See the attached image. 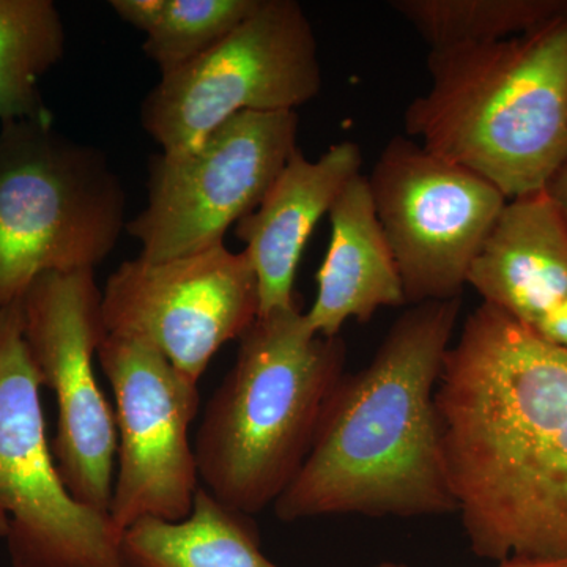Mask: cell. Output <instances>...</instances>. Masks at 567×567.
Instances as JSON below:
<instances>
[{"label": "cell", "instance_id": "5b68a950", "mask_svg": "<svg viewBox=\"0 0 567 567\" xmlns=\"http://www.w3.org/2000/svg\"><path fill=\"white\" fill-rule=\"evenodd\" d=\"M126 223L106 153L52 122L0 123V308L20 303L40 276L95 270Z\"/></svg>", "mask_w": 567, "mask_h": 567}, {"label": "cell", "instance_id": "ac0fdd59", "mask_svg": "<svg viewBox=\"0 0 567 567\" xmlns=\"http://www.w3.org/2000/svg\"><path fill=\"white\" fill-rule=\"evenodd\" d=\"M260 0H112L111 9L144 33L142 50L159 73L181 69L226 39Z\"/></svg>", "mask_w": 567, "mask_h": 567}, {"label": "cell", "instance_id": "52a82bcc", "mask_svg": "<svg viewBox=\"0 0 567 567\" xmlns=\"http://www.w3.org/2000/svg\"><path fill=\"white\" fill-rule=\"evenodd\" d=\"M21 301L0 308V506L11 566L125 567L123 529L78 502L55 465Z\"/></svg>", "mask_w": 567, "mask_h": 567}, {"label": "cell", "instance_id": "9a60e30c", "mask_svg": "<svg viewBox=\"0 0 567 567\" xmlns=\"http://www.w3.org/2000/svg\"><path fill=\"white\" fill-rule=\"evenodd\" d=\"M328 216L330 245L317 274L315 305L306 317L317 334L338 338L349 320L368 323L380 309L406 303L368 177L352 178Z\"/></svg>", "mask_w": 567, "mask_h": 567}, {"label": "cell", "instance_id": "30bf717a", "mask_svg": "<svg viewBox=\"0 0 567 567\" xmlns=\"http://www.w3.org/2000/svg\"><path fill=\"white\" fill-rule=\"evenodd\" d=\"M22 331L41 386L58 399L52 456L70 494L110 514L118 435L93 358L107 336L93 270L47 274L21 301Z\"/></svg>", "mask_w": 567, "mask_h": 567}, {"label": "cell", "instance_id": "8992f818", "mask_svg": "<svg viewBox=\"0 0 567 567\" xmlns=\"http://www.w3.org/2000/svg\"><path fill=\"white\" fill-rule=\"evenodd\" d=\"M322 89L319 44L295 0H260L226 39L162 74L141 104L145 133L162 153L197 147L241 112L297 111Z\"/></svg>", "mask_w": 567, "mask_h": 567}, {"label": "cell", "instance_id": "e0dca14e", "mask_svg": "<svg viewBox=\"0 0 567 567\" xmlns=\"http://www.w3.org/2000/svg\"><path fill=\"white\" fill-rule=\"evenodd\" d=\"M65 48V24L52 0H0V123L52 122L39 85Z\"/></svg>", "mask_w": 567, "mask_h": 567}, {"label": "cell", "instance_id": "ffe728a7", "mask_svg": "<svg viewBox=\"0 0 567 567\" xmlns=\"http://www.w3.org/2000/svg\"><path fill=\"white\" fill-rule=\"evenodd\" d=\"M364 567H413L406 563L382 561ZM492 567H567V559L507 558Z\"/></svg>", "mask_w": 567, "mask_h": 567}, {"label": "cell", "instance_id": "2e32d148", "mask_svg": "<svg viewBox=\"0 0 567 567\" xmlns=\"http://www.w3.org/2000/svg\"><path fill=\"white\" fill-rule=\"evenodd\" d=\"M125 567H281L267 558L252 518L204 486L183 520L144 518L123 532Z\"/></svg>", "mask_w": 567, "mask_h": 567}, {"label": "cell", "instance_id": "4fadbf2b", "mask_svg": "<svg viewBox=\"0 0 567 567\" xmlns=\"http://www.w3.org/2000/svg\"><path fill=\"white\" fill-rule=\"evenodd\" d=\"M363 155L352 141L331 145L316 162L297 148L256 210L235 224L259 286V316L292 308L298 264L312 230L339 194L360 175Z\"/></svg>", "mask_w": 567, "mask_h": 567}, {"label": "cell", "instance_id": "9c48e42d", "mask_svg": "<svg viewBox=\"0 0 567 567\" xmlns=\"http://www.w3.org/2000/svg\"><path fill=\"white\" fill-rule=\"evenodd\" d=\"M368 183L406 306L462 298L505 194L409 136L388 142Z\"/></svg>", "mask_w": 567, "mask_h": 567}, {"label": "cell", "instance_id": "d6986e66", "mask_svg": "<svg viewBox=\"0 0 567 567\" xmlns=\"http://www.w3.org/2000/svg\"><path fill=\"white\" fill-rule=\"evenodd\" d=\"M390 7L431 51L513 39L567 13V0H393Z\"/></svg>", "mask_w": 567, "mask_h": 567}, {"label": "cell", "instance_id": "ba28073f", "mask_svg": "<svg viewBox=\"0 0 567 567\" xmlns=\"http://www.w3.org/2000/svg\"><path fill=\"white\" fill-rule=\"evenodd\" d=\"M297 111L241 112L197 147L148 159L147 204L126 223L141 259H178L224 245L297 151Z\"/></svg>", "mask_w": 567, "mask_h": 567}, {"label": "cell", "instance_id": "7402d4cb", "mask_svg": "<svg viewBox=\"0 0 567 567\" xmlns=\"http://www.w3.org/2000/svg\"><path fill=\"white\" fill-rule=\"evenodd\" d=\"M7 533H9V517H7L3 507L0 506V537L6 539Z\"/></svg>", "mask_w": 567, "mask_h": 567}, {"label": "cell", "instance_id": "7c38bea8", "mask_svg": "<svg viewBox=\"0 0 567 567\" xmlns=\"http://www.w3.org/2000/svg\"><path fill=\"white\" fill-rule=\"evenodd\" d=\"M96 357L115 398L118 468L112 522L125 532L144 518L183 520L200 487L189 440L199 412V383L134 339L107 334Z\"/></svg>", "mask_w": 567, "mask_h": 567}, {"label": "cell", "instance_id": "44dd1931", "mask_svg": "<svg viewBox=\"0 0 567 567\" xmlns=\"http://www.w3.org/2000/svg\"><path fill=\"white\" fill-rule=\"evenodd\" d=\"M546 192L554 199V203L558 205L567 221V156L565 162L559 164L558 169L551 175L550 181H548Z\"/></svg>", "mask_w": 567, "mask_h": 567}, {"label": "cell", "instance_id": "8fae6325", "mask_svg": "<svg viewBox=\"0 0 567 567\" xmlns=\"http://www.w3.org/2000/svg\"><path fill=\"white\" fill-rule=\"evenodd\" d=\"M259 286L248 254L219 245L178 259L125 260L107 278V334L134 339L199 383L213 357L259 317Z\"/></svg>", "mask_w": 567, "mask_h": 567}, {"label": "cell", "instance_id": "3957f363", "mask_svg": "<svg viewBox=\"0 0 567 567\" xmlns=\"http://www.w3.org/2000/svg\"><path fill=\"white\" fill-rule=\"evenodd\" d=\"M427 70L406 136L507 200L546 188L567 156V13L513 39L429 51Z\"/></svg>", "mask_w": 567, "mask_h": 567}, {"label": "cell", "instance_id": "277c9868", "mask_svg": "<svg viewBox=\"0 0 567 567\" xmlns=\"http://www.w3.org/2000/svg\"><path fill=\"white\" fill-rule=\"evenodd\" d=\"M204 410L194 451L200 486L245 516L274 507L303 466L339 380L341 336L317 334L306 312L259 316Z\"/></svg>", "mask_w": 567, "mask_h": 567}, {"label": "cell", "instance_id": "7a4b0ae2", "mask_svg": "<svg viewBox=\"0 0 567 567\" xmlns=\"http://www.w3.org/2000/svg\"><path fill=\"white\" fill-rule=\"evenodd\" d=\"M461 306H410L368 365L342 375L303 466L274 505L279 520L457 514L435 390Z\"/></svg>", "mask_w": 567, "mask_h": 567}, {"label": "cell", "instance_id": "6da1fadb", "mask_svg": "<svg viewBox=\"0 0 567 567\" xmlns=\"http://www.w3.org/2000/svg\"><path fill=\"white\" fill-rule=\"evenodd\" d=\"M435 405L473 554L567 559V349L481 303L447 349Z\"/></svg>", "mask_w": 567, "mask_h": 567}, {"label": "cell", "instance_id": "5bb4252c", "mask_svg": "<svg viewBox=\"0 0 567 567\" xmlns=\"http://www.w3.org/2000/svg\"><path fill=\"white\" fill-rule=\"evenodd\" d=\"M466 286L535 333L567 303V221L546 188L507 200Z\"/></svg>", "mask_w": 567, "mask_h": 567}]
</instances>
